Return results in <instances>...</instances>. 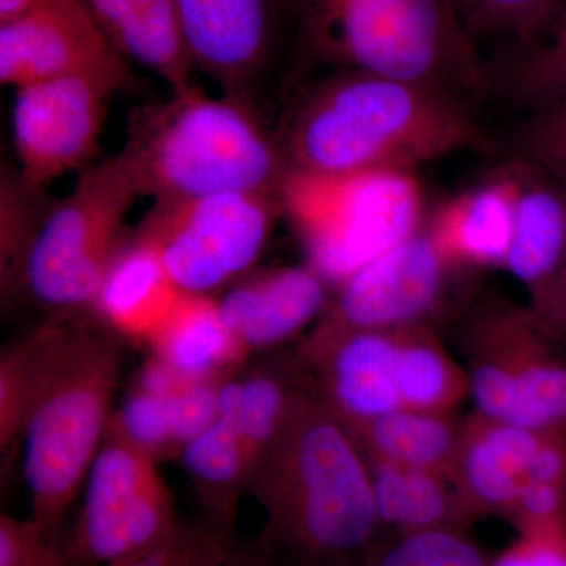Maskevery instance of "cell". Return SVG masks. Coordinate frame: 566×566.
Masks as SVG:
<instances>
[{
    "mask_svg": "<svg viewBox=\"0 0 566 566\" xmlns=\"http://www.w3.org/2000/svg\"><path fill=\"white\" fill-rule=\"evenodd\" d=\"M271 566H359L381 532L363 447L314 379L252 476Z\"/></svg>",
    "mask_w": 566,
    "mask_h": 566,
    "instance_id": "cell-1",
    "label": "cell"
},
{
    "mask_svg": "<svg viewBox=\"0 0 566 566\" xmlns=\"http://www.w3.org/2000/svg\"><path fill=\"white\" fill-rule=\"evenodd\" d=\"M479 123L455 93L342 70L305 95L281 144L290 170H411L475 147Z\"/></svg>",
    "mask_w": 566,
    "mask_h": 566,
    "instance_id": "cell-2",
    "label": "cell"
},
{
    "mask_svg": "<svg viewBox=\"0 0 566 566\" xmlns=\"http://www.w3.org/2000/svg\"><path fill=\"white\" fill-rule=\"evenodd\" d=\"M29 344L33 379L22 430L25 483L33 520L59 535L106 438L122 354L109 334L87 324L44 326Z\"/></svg>",
    "mask_w": 566,
    "mask_h": 566,
    "instance_id": "cell-3",
    "label": "cell"
},
{
    "mask_svg": "<svg viewBox=\"0 0 566 566\" xmlns=\"http://www.w3.org/2000/svg\"><path fill=\"white\" fill-rule=\"evenodd\" d=\"M123 153L155 202L229 192L279 196L289 172L281 144L243 99L211 98L196 85L139 112Z\"/></svg>",
    "mask_w": 566,
    "mask_h": 566,
    "instance_id": "cell-4",
    "label": "cell"
},
{
    "mask_svg": "<svg viewBox=\"0 0 566 566\" xmlns=\"http://www.w3.org/2000/svg\"><path fill=\"white\" fill-rule=\"evenodd\" d=\"M308 57L430 85L476 91L486 74L457 0H292Z\"/></svg>",
    "mask_w": 566,
    "mask_h": 566,
    "instance_id": "cell-5",
    "label": "cell"
},
{
    "mask_svg": "<svg viewBox=\"0 0 566 566\" xmlns=\"http://www.w3.org/2000/svg\"><path fill=\"white\" fill-rule=\"evenodd\" d=\"M279 200L303 241L307 264L331 285L340 286L424 227L422 186L411 170L289 169Z\"/></svg>",
    "mask_w": 566,
    "mask_h": 566,
    "instance_id": "cell-6",
    "label": "cell"
},
{
    "mask_svg": "<svg viewBox=\"0 0 566 566\" xmlns=\"http://www.w3.org/2000/svg\"><path fill=\"white\" fill-rule=\"evenodd\" d=\"M142 197L123 151L82 170L69 196L44 214L25 256L21 277L35 301L57 311L93 307Z\"/></svg>",
    "mask_w": 566,
    "mask_h": 566,
    "instance_id": "cell-7",
    "label": "cell"
},
{
    "mask_svg": "<svg viewBox=\"0 0 566 566\" xmlns=\"http://www.w3.org/2000/svg\"><path fill=\"white\" fill-rule=\"evenodd\" d=\"M282 212L275 193L229 192L155 202L139 233L185 293L210 294L248 273Z\"/></svg>",
    "mask_w": 566,
    "mask_h": 566,
    "instance_id": "cell-8",
    "label": "cell"
},
{
    "mask_svg": "<svg viewBox=\"0 0 566 566\" xmlns=\"http://www.w3.org/2000/svg\"><path fill=\"white\" fill-rule=\"evenodd\" d=\"M156 461L111 420L85 482L80 517L65 542L74 565L117 564L158 545L178 527L172 494Z\"/></svg>",
    "mask_w": 566,
    "mask_h": 566,
    "instance_id": "cell-9",
    "label": "cell"
},
{
    "mask_svg": "<svg viewBox=\"0 0 566 566\" xmlns=\"http://www.w3.org/2000/svg\"><path fill=\"white\" fill-rule=\"evenodd\" d=\"M129 81V70L98 71L14 88L13 140L22 182L39 191L88 169L112 99Z\"/></svg>",
    "mask_w": 566,
    "mask_h": 566,
    "instance_id": "cell-10",
    "label": "cell"
},
{
    "mask_svg": "<svg viewBox=\"0 0 566 566\" xmlns=\"http://www.w3.org/2000/svg\"><path fill=\"white\" fill-rule=\"evenodd\" d=\"M452 271L423 227L342 283L337 300L308 337L428 324L442 303Z\"/></svg>",
    "mask_w": 566,
    "mask_h": 566,
    "instance_id": "cell-11",
    "label": "cell"
},
{
    "mask_svg": "<svg viewBox=\"0 0 566 566\" xmlns=\"http://www.w3.org/2000/svg\"><path fill=\"white\" fill-rule=\"evenodd\" d=\"M465 345L490 354L515 382L516 424L566 434V340L534 308L510 303L483 308Z\"/></svg>",
    "mask_w": 566,
    "mask_h": 566,
    "instance_id": "cell-12",
    "label": "cell"
},
{
    "mask_svg": "<svg viewBox=\"0 0 566 566\" xmlns=\"http://www.w3.org/2000/svg\"><path fill=\"white\" fill-rule=\"evenodd\" d=\"M129 70L85 0H52L0 22V81L7 87L74 74Z\"/></svg>",
    "mask_w": 566,
    "mask_h": 566,
    "instance_id": "cell-13",
    "label": "cell"
},
{
    "mask_svg": "<svg viewBox=\"0 0 566 566\" xmlns=\"http://www.w3.org/2000/svg\"><path fill=\"white\" fill-rule=\"evenodd\" d=\"M300 359L314 370L316 386L348 427L403 409L398 392V329L307 337Z\"/></svg>",
    "mask_w": 566,
    "mask_h": 566,
    "instance_id": "cell-14",
    "label": "cell"
},
{
    "mask_svg": "<svg viewBox=\"0 0 566 566\" xmlns=\"http://www.w3.org/2000/svg\"><path fill=\"white\" fill-rule=\"evenodd\" d=\"M197 69L243 99L270 55L274 0H175ZM244 102V99H243Z\"/></svg>",
    "mask_w": 566,
    "mask_h": 566,
    "instance_id": "cell-15",
    "label": "cell"
},
{
    "mask_svg": "<svg viewBox=\"0 0 566 566\" xmlns=\"http://www.w3.org/2000/svg\"><path fill=\"white\" fill-rule=\"evenodd\" d=\"M329 285L311 264L251 275L219 301L241 354L285 344L329 307Z\"/></svg>",
    "mask_w": 566,
    "mask_h": 566,
    "instance_id": "cell-16",
    "label": "cell"
},
{
    "mask_svg": "<svg viewBox=\"0 0 566 566\" xmlns=\"http://www.w3.org/2000/svg\"><path fill=\"white\" fill-rule=\"evenodd\" d=\"M542 431L474 412L461 422L452 476L476 516H512Z\"/></svg>",
    "mask_w": 566,
    "mask_h": 566,
    "instance_id": "cell-17",
    "label": "cell"
},
{
    "mask_svg": "<svg viewBox=\"0 0 566 566\" xmlns=\"http://www.w3.org/2000/svg\"><path fill=\"white\" fill-rule=\"evenodd\" d=\"M182 296L155 245L136 233L115 255L93 308L109 329L151 345Z\"/></svg>",
    "mask_w": 566,
    "mask_h": 566,
    "instance_id": "cell-18",
    "label": "cell"
},
{
    "mask_svg": "<svg viewBox=\"0 0 566 566\" xmlns=\"http://www.w3.org/2000/svg\"><path fill=\"white\" fill-rule=\"evenodd\" d=\"M112 46L161 77L174 92L192 87L196 70L175 0H85Z\"/></svg>",
    "mask_w": 566,
    "mask_h": 566,
    "instance_id": "cell-19",
    "label": "cell"
},
{
    "mask_svg": "<svg viewBox=\"0 0 566 566\" xmlns=\"http://www.w3.org/2000/svg\"><path fill=\"white\" fill-rule=\"evenodd\" d=\"M515 188L509 170L444 205L428 232L457 270L505 268L512 243Z\"/></svg>",
    "mask_w": 566,
    "mask_h": 566,
    "instance_id": "cell-20",
    "label": "cell"
},
{
    "mask_svg": "<svg viewBox=\"0 0 566 566\" xmlns=\"http://www.w3.org/2000/svg\"><path fill=\"white\" fill-rule=\"evenodd\" d=\"M515 188L512 243L505 268L534 294L566 256V185L546 170H509Z\"/></svg>",
    "mask_w": 566,
    "mask_h": 566,
    "instance_id": "cell-21",
    "label": "cell"
},
{
    "mask_svg": "<svg viewBox=\"0 0 566 566\" xmlns=\"http://www.w3.org/2000/svg\"><path fill=\"white\" fill-rule=\"evenodd\" d=\"M367 461L379 523L395 534L436 528L464 531L475 520L452 474L371 457Z\"/></svg>",
    "mask_w": 566,
    "mask_h": 566,
    "instance_id": "cell-22",
    "label": "cell"
},
{
    "mask_svg": "<svg viewBox=\"0 0 566 566\" xmlns=\"http://www.w3.org/2000/svg\"><path fill=\"white\" fill-rule=\"evenodd\" d=\"M150 346L156 359L182 382L219 378L223 368L243 359L219 301L210 294L185 293Z\"/></svg>",
    "mask_w": 566,
    "mask_h": 566,
    "instance_id": "cell-23",
    "label": "cell"
},
{
    "mask_svg": "<svg viewBox=\"0 0 566 566\" xmlns=\"http://www.w3.org/2000/svg\"><path fill=\"white\" fill-rule=\"evenodd\" d=\"M348 428L367 457L452 474L461 431L453 415L403 408Z\"/></svg>",
    "mask_w": 566,
    "mask_h": 566,
    "instance_id": "cell-24",
    "label": "cell"
},
{
    "mask_svg": "<svg viewBox=\"0 0 566 566\" xmlns=\"http://www.w3.org/2000/svg\"><path fill=\"white\" fill-rule=\"evenodd\" d=\"M181 453L186 471L211 515V526L232 535L238 499L249 491L252 480L251 463L237 427L229 420L218 419L182 447Z\"/></svg>",
    "mask_w": 566,
    "mask_h": 566,
    "instance_id": "cell-25",
    "label": "cell"
},
{
    "mask_svg": "<svg viewBox=\"0 0 566 566\" xmlns=\"http://www.w3.org/2000/svg\"><path fill=\"white\" fill-rule=\"evenodd\" d=\"M401 408L453 415L471 395L465 368L447 353L430 324L398 329Z\"/></svg>",
    "mask_w": 566,
    "mask_h": 566,
    "instance_id": "cell-26",
    "label": "cell"
},
{
    "mask_svg": "<svg viewBox=\"0 0 566 566\" xmlns=\"http://www.w3.org/2000/svg\"><path fill=\"white\" fill-rule=\"evenodd\" d=\"M307 378L290 363L263 365L244 376L243 395L234 427L251 463L252 476L281 434L294 400Z\"/></svg>",
    "mask_w": 566,
    "mask_h": 566,
    "instance_id": "cell-27",
    "label": "cell"
},
{
    "mask_svg": "<svg viewBox=\"0 0 566 566\" xmlns=\"http://www.w3.org/2000/svg\"><path fill=\"white\" fill-rule=\"evenodd\" d=\"M480 546L461 528L395 534L371 547L359 566H491Z\"/></svg>",
    "mask_w": 566,
    "mask_h": 566,
    "instance_id": "cell-28",
    "label": "cell"
},
{
    "mask_svg": "<svg viewBox=\"0 0 566 566\" xmlns=\"http://www.w3.org/2000/svg\"><path fill=\"white\" fill-rule=\"evenodd\" d=\"M534 46L516 63L512 74L513 92L536 112L566 99V2ZM543 33V35H545Z\"/></svg>",
    "mask_w": 566,
    "mask_h": 566,
    "instance_id": "cell-29",
    "label": "cell"
},
{
    "mask_svg": "<svg viewBox=\"0 0 566 566\" xmlns=\"http://www.w3.org/2000/svg\"><path fill=\"white\" fill-rule=\"evenodd\" d=\"M564 0H457L465 31L505 36L524 48L542 39Z\"/></svg>",
    "mask_w": 566,
    "mask_h": 566,
    "instance_id": "cell-30",
    "label": "cell"
},
{
    "mask_svg": "<svg viewBox=\"0 0 566 566\" xmlns=\"http://www.w3.org/2000/svg\"><path fill=\"white\" fill-rule=\"evenodd\" d=\"M249 554L233 542V535L199 524H178L172 534L111 566H243Z\"/></svg>",
    "mask_w": 566,
    "mask_h": 566,
    "instance_id": "cell-31",
    "label": "cell"
},
{
    "mask_svg": "<svg viewBox=\"0 0 566 566\" xmlns=\"http://www.w3.org/2000/svg\"><path fill=\"white\" fill-rule=\"evenodd\" d=\"M170 397L137 385L111 419L128 441L156 460L178 450L170 422Z\"/></svg>",
    "mask_w": 566,
    "mask_h": 566,
    "instance_id": "cell-32",
    "label": "cell"
},
{
    "mask_svg": "<svg viewBox=\"0 0 566 566\" xmlns=\"http://www.w3.org/2000/svg\"><path fill=\"white\" fill-rule=\"evenodd\" d=\"M32 352L28 338L9 346L0 359V446L22 436L32 398Z\"/></svg>",
    "mask_w": 566,
    "mask_h": 566,
    "instance_id": "cell-33",
    "label": "cell"
},
{
    "mask_svg": "<svg viewBox=\"0 0 566 566\" xmlns=\"http://www.w3.org/2000/svg\"><path fill=\"white\" fill-rule=\"evenodd\" d=\"M0 566H76L65 543L29 520L0 517Z\"/></svg>",
    "mask_w": 566,
    "mask_h": 566,
    "instance_id": "cell-34",
    "label": "cell"
},
{
    "mask_svg": "<svg viewBox=\"0 0 566 566\" xmlns=\"http://www.w3.org/2000/svg\"><path fill=\"white\" fill-rule=\"evenodd\" d=\"M219 378L182 382L170 397V422L178 450H182L219 419Z\"/></svg>",
    "mask_w": 566,
    "mask_h": 566,
    "instance_id": "cell-35",
    "label": "cell"
},
{
    "mask_svg": "<svg viewBox=\"0 0 566 566\" xmlns=\"http://www.w3.org/2000/svg\"><path fill=\"white\" fill-rule=\"evenodd\" d=\"M13 182L3 177L2 182V281L3 286H10L13 275L24 268L25 256L31 248L33 237L31 210L25 207L31 188L22 182Z\"/></svg>",
    "mask_w": 566,
    "mask_h": 566,
    "instance_id": "cell-36",
    "label": "cell"
},
{
    "mask_svg": "<svg viewBox=\"0 0 566 566\" xmlns=\"http://www.w3.org/2000/svg\"><path fill=\"white\" fill-rule=\"evenodd\" d=\"M524 148L531 163L566 185V99L536 114Z\"/></svg>",
    "mask_w": 566,
    "mask_h": 566,
    "instance_id": "cell-37",
    "label": "cell"
},
{
    "mask_svg": "<svg viewBox=\"0 0 566 566\" xmlns=\"http://www.w3.org/2000/svg\"><path fill=\"white\" fill-rule=\"evenodd\" d=\"M491 566H566V521L520 531Z\"/></svg>",
    "mask_w": 566,
    "mask_h": 566,
    "instance_id": "cell-38",
    "label": "cell"
},
{
    "mask_svg": "<svg viewBox=\"0 0 566 566\" xmlns=\"http://www.w3.org/2000/svg\"><path fill=\"white\" fill-rule=\"evenodd\" d=\"M531 307L566 340V256L551 281L531 294Z\"/></svg>",
    "mask_w": 566,
    "mask_h": 566,
    "instance_id": "cell-39",
    "label": "cell"
},
{
    "mask_svg": "<svg viewBox=\"0 0 566 566\" xmlns=\"http://www.w3.org/2000/svg\"><path fill=\"white\" fill-rule=\"evenodd\" d=\"M48 2H52V0H0V22L9 21L24 11Z\"/></svg>",
    "mask_w": 566,
    "mask_h": 566,
    "instance_id": "cell-40",
    "label": "cell"
},
{
    "mask_svg": "<svg viewBox=\"0 0 566 566\" xmlns=\"http://www.w3.org/2000/svg\"><path fill=\"white\" fill-rule=\"evenodd\" d=\"M243 566H271V565L266 564V562H264L263 558L259 556V554H251V556H249L248 560H245V564Z\"/></svg>",
    "mask_w": 566,
    "mask_h": 566,
    "instance_id": "cell-41",
    "label": "cell"
}]
</instances>
